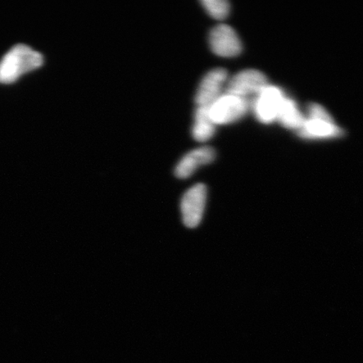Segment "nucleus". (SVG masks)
<instances>
[{
  "label": "nucleus",
  "instance_id": "obj_2",
  "mask_svg": "<svg viewBox=\"0 0 363 363\" xmlns=\"http://www.w3.org/2000/svg\"><path fill=\"white\" fill-rule=\"evenodd\" d=\"M251 102L248 99L223 94L208 106L211 118L217 125H227L238 121L249 111Z\"/></svg>",
  "mask_w": 363,
  "mask_h": 363
},
{
  "label": "nucleus",
  "instance_id": "obj_5",
  "mask_svg": "<svg viewBox=\"0 0 363 363\" xmlns=\"http://www.w3.org/2000/svg\"><path fill=\"white\" fill-rule=\"evenodd\" d=\"M284 98L282 89L276 86L267 85L251 102V108L257 119L263 124H271L277 121Z\"/></svg>",
  "mask_w": 363,
  "mask_h": 363
},
{
  "label": "nucleus",
  "instance_id": "obj_4",
  "mask_svg": "<svg viewBox=\"0 0 363 363\" xmlns=\"http://www.w3.org/2000/svg\"><path fill=\"white\" fill-rule=\"evenodd\" d=\"M207 201V188L203 184L192 186L181 201V212L184 224L188 228H196L203 219Z\"/></svg>",
  "mask_w": 363,
  "mask_h": 363
},
{
  "label": "nucleus",
  "instance_id": "obj_7",
  "mask_svg": "<svg viewBox=\"0 0 363 363\" xmlns=\"http://www.w3.org/2000/svg\"><path fill=\"white\" fill-rule=\"evenodd\" d=\"M211 51L217 56L234 57L242 52V44L233 27L220 24L214 27L208 35Z\"/></svg>",
  "mask_w": 363,
  "mask_h": 363
},
{
  "label": "nucleus",
  "instance_id": "obj_10",
  "mask_svg": "<svg viewBox=\"0 0 363 363\" xmlns=\"http://www.w3.org/2000/svg\"><path fill=\"white\" fill-rule=\"evenodd\" d=\"M306 119V117L299 111L297 104L292 99L285 96L281 104L277 121L285 128L299 130L305 124Z\"/></svg>",
  "mask_w": 363,
  "mask_h": 363
},
{
  "label": "nucleus",
  "instance_id": "obj_12",
  "mask_svg": "<svg viewBox=\"0 0 363 363\" xmlns=\"http://www.w3.org/2000/svg\"><path fill=\"white\" fill-rule=\"evenodd\" d=\"M201 4L214 19L224 20L229 15L230 7L226 0H203Z\"/></svg>",
  "mask_w": 363,
  "mask_h": 363
},
{
  "label": "nucleus",
  "instance_id": "obj_13",
  "mask_svg": "<svg viewBox=\"0 0 363 363\" xmlns=\"http://www.w3.org/2000/svg\"><path fill=\"white\" fill-rule=\"evenodd\" d=\"M308 119L334 121L325 108L319 104H311L308 107Z\"/></svg>",
  "mask_w": 363,
  "mask_h": 363
},
{
  "label": "nucleus",
  "instance_id": "obj_8",
  "mask_svg": "<svg viewBox=\"0 0 363 363\" xmlns=\"http://www.w3.org/2000/svg\"><path fill=\"white\" fill-rule=\"evenodd\" d=\"M215 158L216 151L211 147L194 149L181 158L175 167V175L181 179H188L199 167L208 164Z\"/></svg>",
  "mask_w": 363,
  "mask_h": 363
},
{
  "label": "nucleus",
  "instance_id": "obj_9",
  "mask_svg": "<svg viewBox=\"0 0 363 363\" xmlns=\"http://www.w3.org/2000/svg\"><path fill=\"white\" fill-rule=\"evenodd\" d=\"M299 136L303 139L320 140L338 138L343 135V130L334 121L308 119L302 128L298 130Z\"/></svg>",
  "mask_w": 363,
  "mask_h": 363
},
{
  "label": "nucleus",
  "instance_id": "obj_11",
  "mask_svg": "<svg viewBox=\"0 0 363 363\" xmlns=\"http://www.w3.org/2000/svg\"><path fill=\"white\" fill-rule=\"evenodd\" d=\"M216 125L213 122L208 107H197L194 112L192 126L193 138L198 142H206L216 133Z\"/></svg>",
  "mask_w": 363,
  "mask_h": 363
},
{
  "label": "nucleus",
  "instance_id": "obj_3",
  "mask_svg": "<svg viewBox=\"0 0 363 363\" xmlns=\"http://www.w3.org/2000/svg\"><path fill=\"white\" fill-rule=\"evenodd\" d=\"M267 85L264 74L255 69H247L238 72L227 81L224 94L248 99L251 95L259 94Z\"/></svg>",
  "mask_w": 363,
  "mask_h": 363
},
{
  "label": "nucleus",
  "instance_id": "obj_1",
  "mask_svg": "<svg viewBox=\"0 0 363 363\" xmlns=\"http://www.w3.org/2000/svg\"><path fill=\"white\" fill-rule=\"evenodd\" d=\"M43 62L42 53L35 51L29 45L18 44L0 61V83H13L26 72L42 66Z\"/></svg>",
  "mask_w": 363,
  "mask_h": 363
},
{
  "label": "nucleus",
  "instance_id": "obj_6",
  "mask_svg": "<svg viewBox=\"0 0 363 363\" xmlns=\"http://www.w3.org/2000/svg\"><path fill=\"white\" fill-rule=\"evenodd\" d=\"M229 79L228 72L218 67L208 71L203 77L195 94L197 107H208L224 94L225 84Z\"/></svg>",
  "mask_w": 363,
  "mask_h": 363
}]
</instances>
